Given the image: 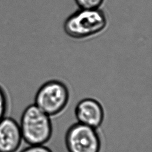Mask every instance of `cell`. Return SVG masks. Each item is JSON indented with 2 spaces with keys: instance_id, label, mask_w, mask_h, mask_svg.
Listing matches in <instances>:
<instances>
[{
  "instance_id": "1",
  "label": "cell",
  "mask_w": 152,
  "mask_h": 152,
  "mask_svg": "<svg viewBox=\"0 0 152 152\" xmlns=\"http://www.w3.org/2000/svg\"><path fill=\"white\" fill-rule=\"evenodd\" d=\"M107 17L101 9H78L64 23V30L69 37L84 40L103 32L107 26Z\"/></svg>"
},
{
  "instance_id": "2",
  "label": "cell",
  "mask_w": 152,
  "mask_h": 152,
  "mask_svg": "<svg viewBox=\"0 0 152 152\" xmlns=\"http://www.w3.org/2000/svg\"><path fill=\"white\" fill-rule=\"evenodd\" d=\"M18 124L23 140L28 145L45 144L52 136L50 117L34 104L24 109Z\"/></svg>"
},
{
  "instance_id": "3",
  "label": "cell",
  "mask_w": 152,
  "mask_h": 152,
  "mask_svg": "<svg viewBox=\"0 0 152 152\" xmlns=\"http://www.w3.org/2000/svg\"><path fill=\"white\" fill-rule=\"evenodd\" d=\"M69 91L67 86L58 80H50L37 90L34 104L50 117L62 113L69 101Z\"/></svg>"
},
{
  "instance_id": "4",
  "label": "cell",
  "mask_w": 152,
  "mask_h": 152,
  "mask_svg": "<svg viewBox=\"0 0 152 152\" xmlns=\"http://www.w3.org/2000/svg\"><path fill=\"white\" fill-rule=\"evenodd\" d=\"M65 141L68 152H100L101 149L97 129L78 122L68 129Z\"/></svg>"
},
{
  "instance_id": "5",
  "label": "cell",
  "mask_w": 152,
  "mask_h": 152,
  "mask_svg": "<svg viewBox=\"0 0 152 152\" xmlns=\"http://www.w3.org/2000/svg\"><path fill=\"white\" fill-rule=\"evenodd\" d=\"M74 113L77 122L97 129L102 124L104 112L97 100L87 97L80 100L75 106Z\"/></svg>"
},
{
  "instance_id": "6",
  "label": "cell",
  "mask_w": 152,
  "mask_h": 152,
  "mask_svg": "<svg viewBox=\"0 0 152 152\" xmlns=\"http://www.w3.org/2000/svg\"><path fill=\"white\" fill-rule=\"evenodd\" d=\"M23 138L18 122L6 116L0 121V152H17Z\"/></svg>"
},
{
  "instance_id": "7",
  "label": "cell",
  "mask_w": 152,
  "mask_h": 152,
  "mask_svg": "<svg viewBox=\"0 0 152 152\" xmlns=\"http://www.w3.org/2000/svg\"><path fill=\"white\" fill-rule=\"evenodd\" d=\"M80 9H99L104 0H74Z\"/></svg>"
},
{
  "instance_id": "8",
  "label": "cell",
  "mask_w": 152,
  "mask_h": 152,
  "mask_svg": "<svg viewBox=\"0 0 152 152\" xmlns=\"http://www.w3.org/2000/svg\"><path fill=\"white\" fill-rule=\"evenodd\" d=\"M8 98L5 89L0 85V121L7 116L8 109Z\"/></svg>"
},
{
  "instance_id": "9",
  "label": "cell",
  "mask_w": 152,
  "mask_h": 152,
  "mask_svg": "<svg viewBox=\"0 0 152 152\" xmlns=\"http://www.w3.org/2000/svg\"><path fill=\"white\" fill-rule=\"evenodd\" d=\"M20 152H52V151L44 144L28 145Z\"/></svg>"
}]
</instances>
